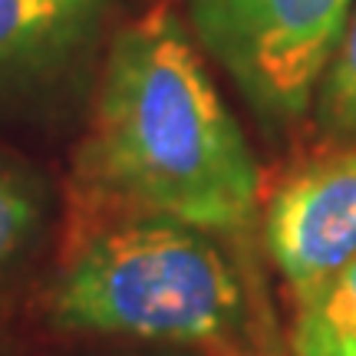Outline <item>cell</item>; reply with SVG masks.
<instances>
[{"label":"cell","mask_w":356,"mask_h":356,"mask_svg":"<svg viewBox=\"0 0 356 356\" xmlns=\"http://www.w3.org/2000/svg\"><path fill=\"white\" fill-rule=\"evenodd\" d=\"M70 228L172 218L244 234L261 218V168L172 10L115 33L70 178Z\"/></svg>","instance_id":"6da1fadb"},{"label":"cell","mask_w":356,"mask_h":356,"mask_svg":"<svg viewBox=\"0 0 356 356\" xmlns=\"http://www.w3.org/2000/svg\"><path fill=\"white\" fill-rule=\"evenodd\" d=\"M53 327L241 353L251 333L244 274L218 234L172 218L73 225L47 297Z\"/></svg>","instance_id":"7a4b0ae2"},{"label":"cell","mask_w":356,"mask_h":356,"mask_svg":"<svg viewBox=\"0 0 356 356\" xmlns=\"http://www.w3.org/2000/svg\"><path fill=\"white\" fill-rule=\"evenodd\" d=\"M356 0H188L195 37L267 129L300 122Z\"/></svg>","instance_id":"3957f363"},{"label":"cell","mask_w":356,"mask_h":356,"mask_svg":"<svg viewBox=\"0 0 356 356\" xmlns=\"http://www.w3.org/2000/svg\"><path fill=\"white\" fill-rule=\"evenodd\" d=\"M261 231L293 307L353 264L356 145H340L287 172L261 202Z\"/></svg>","instance_id":"277c9868"},{"label":"cell","mask_w":356,"mask_h":356,"mask_svg":"<svg viewBox=\"0 0 356 356\" xmlns=\"http://www.w3.org/2000/svg\"><path fill=\"white\" fill-rule=\"evenodd\" d=\"M109 0H0V79L24 76L89 37Z\"/></svg>","instance_id":"5b68a950"},{"label":"cell","mask_w":356,"mask_h":356,"mask_svg":"<svg viewBox=\"0 0 356 356\" xmlns=\"http://www.w3.org/2000/svg\"><path fill=\"white\" fill-rule=\"evenodd\" d=\"M291 356H356V261L297 307Z\"/></svg>","instance_id":"8992f818"},{"label":"cell","mask_w":356,"mask_h":356,"mask_svg":"<svg viewBox=\"0 0 356 356\" xmlns=\"http://www.w3.org/2000/svg\"><path fill=\"white\" fill-rule=\"evenodd\" d=\"M314 113L327 139L340 145H356V3L340 37V47L320 79Z\"/></svg>","instance_id":"52a82bcc"},{"label":"cell","mask_w":356,"mask_h":356,"mask_svg":"<svg viewBox=\"0 0 356 356\" xmlns=\"http://www.w3.org/2000/svg\"><path fill=\"white\" fill-rule=\"evenodd\" d=\"M43 221V198L33 181L0 168V274L20 261Z\"/></svg>","instance_id":"ba28073f"},{"label":"cell","mask_w":356,"mask_h":356,"mask_svg":"<svg viewBox=\"0 0 356 356\" xmlns=\"http://www.w3.org/2000/svg\"><path fill=\"white\" fill-rule=\"evenodd\" d=\"M231 356H264V353H254V350H241V353H231Z\"/></svg>","instance_id":"9c48e42d"}]
</instances>
